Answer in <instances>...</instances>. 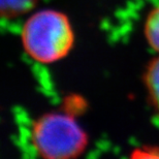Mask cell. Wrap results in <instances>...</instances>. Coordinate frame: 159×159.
<instances>
[{
    "label": "cell",
    "mask_w": 159,
    "mask_h": 159,
    "mask_svg": "<svg viewBox=\"0 0 159 159\" xmlns=\"http://www.w3.org/2000/svg\"><path fill=\"white\" fill-rule=\"evenodd\" d=\"M21 35L26 53L40 63L63 59L70 52L75 40L68 18L53 9L33 14L25 22Z\"/></svg>",
    "instance_id": "6da1fadb"
},
{
    "label": "cell",
    "mask_w": 159,
    "mask_h": 159,
    "mask_svg": "<svg viewBox=\"0 0 159 159\" xmlns=\"http://www.w3.org/2000/svg\"><path fill=\"white\" fill-rule=\"evenodd\" d=\"M32 141L43 159H75L87 146V135L71 116L43 115L32 127Z\"/></svg>",
    "instance_id": "7a4b0ae2"
},
{
    "label": "cell",
    "mask_w": 159,
    "mask_h": 159,
    "mask_svg": "<svg viewBox=\"0 0 159 159\" xmlns=\"http://www.w3.org/2000/svg\"><path fill=\"white\" fill-rule=\"evenodd\" d=\"M145 81L151 100L159 110V56L150 63Z\"/></svg>",
    "instance_id": "3957f363"
},
{
    "label": "cell",
    "mask_w": 159,
    "mask_h": 159,
    "mask_svg": "<svg viewBox=\"0 0 159 159\" xmlns=\"http://www.w3.org/2000/svg\"><path fill=\"white\" fill-rule=\"evenodd\" d=\"M145 35L149 44L159 52V5L152 9L145 24Z\"/></svg>",
    "instance_id": "277c9868"
},
{
    "label": "cell",
    "mask_w": 159,
    "mask_h": 159,
    "mask_svg": "<svg viewBox=\"0 0 159 159\" xmlns=\"http://www.w3.org/2000/svg\"><path fill=\"white\" fill-rule=\"evenodd\" d=\"M37 0H1V11L3 16L16 17L30 11Z\"/></svg>",
    "instance_id": "5b68a950"
},
{
    "label": "cell",
    "mask_w": 159,
    "mask_h": 159,
    "mask_svg": "<svg viewBox=\"0 0 159 159\" xmlns=\"http://www.w3.org/2000/svg\"><path fill=\"white\" fill-rule=\"evenodd\" d=\"M130 159H159V147H143L135 149Z\"/></svg>",
    "instance_id": "8992f818"
}]
</instances>
